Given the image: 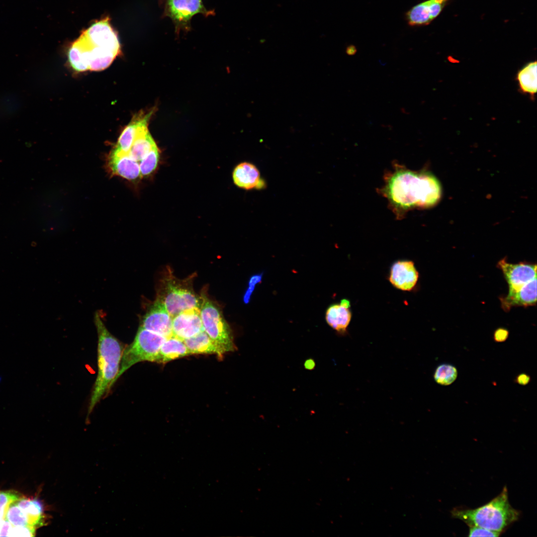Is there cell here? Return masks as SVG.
I'll return each mask as SVG.
<instances>
[{"mask_svg": "<svg viewBox=\"0 0 537 537\" xmlns=\"http://www.w3.org/2000/svg\"><path fill=\"white\" fill-rule=\"evenodd\" d=\"M189 355L190 354L184 341L173 336L168 338L162 345L158 362H168Z\"/></svg>", "mask_w": 537, "mask_h": 537, "instance_id": "21", "label": "cell"}, {"mask_svg": "<svg viewBox=\"0 0 537 537\" xmlns=\"http://www.w3.org/2000/svg\"><path fill=\"white\" fill-rule=\"evenodd\" d=\"M263 275V273H258L254 274L250 277L249 281V286L243 297V300L245 303L247 304L249 302L256 285L262 281Z\"/></svg>", "mask_w": 537, "mask_h": 537, "instance_id": "28", "label": "cell"}, {"mask_svg": "<svg viewBox=\"0 0 537 537\" xmlns=\"http://www.w3.org/2000/svg\"><path fill=\"white\" fill-rule=\"evenodd\" d=\"M167 339L140 327L133 342L124 349L117 379L134 364L158 362L160 348Z\"/></svg>", "mask_w": 537, "mask_h": 537, "instance_id": "5", "label": "cell"}, {"mask_svg": "<svg viewBox=\"0 0 537 537\" xmlns=\"http://www.w3.org/2000/svg\"><path fill=\"white\" fill-rule=\"evenodd\" d=\"M120 52L117 34L106 17L82 32L69 49L68 59L77 72L99 71L109 67Z\"/></svg>", "mask_w": 537, "mask_h": 537, "instance_id": "2", "label": "cell"}, {"mask_svg": "<svg viewBox=\"0 0 537 537\" xmlns=\"http://www.w3.org/2000/svg\"><path fill=\"white\" fill-rule=\"evenodd\" d=\"M12 526L5 518L2 520L0 523V537H9Z\"/></svg>", "mask_w": 537, "mask_h": 537, "instance_id": "32", "label": "cell"}, {"mask_svg": "<svg viewBox=\"0 0 537 537\" xmlns=\"http://www.w3.org/2000/svg\"><path fill=\"white\" fill-rule=\"evenodd\" d=\"M203 330L199 307L184 310L173 318V336L183 341Z\"/></svg>", "mask_w": 537, "mask_h": 537, "instance_id": "12", "label": "cell"}, {"mask_svg": "<svg viewBox=\"0 0 537 537\" xmlns=\"http://www.w3.org/2000/svg\"><path fill=\"white\" fill-rule=\"evenodd\" d=\"M520 512L510 505L508 490L502 492L487 504L476 509L454 508L451 517L460 519L469 527L478 526L501 533L517 521Z\"/></svg>", "mask_w": 537, "mask_h": 537, "instance_id": "4", "label": "cell"}, {"mask_svg": "<svg viewBox=\"0 0 537 537\" xmlns=\"http://www.w3.org/2000/svg\"><path fill=\"white\" fill-rule=\"evenodd\" d=\"M352 317L350 301L343 299L339 303H334L326 309L325 320L327 323L338 334L344 335L347 332Z\"/></svg>", "mask_w": 537, "mask_h": 537, "instance_id": "16", "label": "cell"}, {"mask_svg": "<svg viewBox=\"0 0 537 537\" xmlns=\"http://www.w3.org/2000/svg\"><path fill=\"white\" fill-rule=\"evenodd\" d=\"M15 502L9 505L5 518L13 526H29L25 514L20 509Z\"/></svg>", "mask_w": 537, "mask_h": 537, "instance_id": "26", "label": "cell"}, {"mask_svg": "<svg viewBox=\"0 0 537 537\" xmlns=\"http://www.w3.org/2000/svg\"><path fill=\"white\" fill-rule=\"evenodd\" d=\"M1 378L0 377V382H1Z\"/></svg>", "mask_w": 537, "mask_h": 537, "instance_id": "36", "label": "cell"}, {"mask_svg": "<svg viewBox=\"0 0 537 537\" xmlns=\"http://www.w3.org/2000/svg\"><path fill=\"white\" fill-rule=\"evenodd\" d=\"M497 267L502 271L509 291L516 290L537 277V265L526 263L512 264L501 260Z\"/></svg>", "mask_w": 537, "mask_h": 537, "instance_id": "10", "label": "cell"}, {"mask_svg": "<svg viewBox=\"0 0 537 537\" xmlns=\"http://www.w3.org/2000/svg\"><path fill=\"white\" fill-rule=\"evenodd\" d=\"M530 376L525 373L518 374L515 380V382L518 384L523 386L527 385L530 382Z\"/></svg>", "mask_w": 537, "mask_h": 537, "instance_id": "33", "label": "cell"}, {"mask_svg": "<svg viewBox=\"0 0 537 537\" xmlns=\"http://www.w3.org/2000/svg\"><path fill=\"white\" fill-rule=\"evenodd\" d=\"M140 327L167 339L173 336V317L159 298L144 316Z\"/></svg>", "mask_w": 537, "mask_h": 537, "instance_id": "9", "label": "cell"}, {"mask_svg": "<svg viewBox=\"0 0 537 537\" xmlns=\"http://www.w3.org/2000/svg\"><path fill=\"white\" fill-rule=\"evenodd\" d=\"M36 529L29 526H12L9 537H33Z\"/></svg>", "mask_w": 537, "mask_h": 537, "instance_id": "30", "label": "cell"}, {"mask_svg": "<svg viewBox=\"0 0 537 537\" xmlns=\"http://www.w3.org/2000/svg\"><path fill=\"white\" fill-rule=\"evenodd\" d=\"M357 51V48L355 46L353 45H350L347 47L346 53L348 55L352 56L355 55Z\"/></svg>", "mask_w": 537, "mask_h": 537, "instance_id": "35", "label": "cell"}, {"mask_svg": "<svg viewBox=\"0 0 537 537\" xmlns=\"http://www.w3.org/2000/svg\"><path fill=\"white\" fill-rule=\"evenodd\" d=\"M304 366L307 370H313L315 368V362L313 359L309 358L305 361Z\"/></svg>", "mask_w": 537, "mask_h": 537, "instance_id": "34", "label": "cell"}, {"mask_svg": "<svg viewBox=\"0 0 537 537\" xmlns=\"http://www.w3.org/2000/svg\"><path fill=\"white\" fill-rule=\"evenodd\" d=\"M190 355L215 354L222 358L225 354L203 330L195 336L183 340Z\"/></svg>", "mask_w": 537, "mask_h": 537, "instance_id": "19", "label": "cell"}, {"mask_svg": "<svg viewBox=\"0 0 537 537\" xmlns=\"http://www.w3.org/2000/svg\"><path fill=\"white\" fill-rule=\"evenodd\" d=\"M509 333L508 330L505 328H498L494 333V340L496 342H503L507 339Z\"/></svg>", "mask_w": 537, "mask_h": 537, "instance_id": "31", "label": "cell"}, {"mask_svg": "<svg viewBox=\"0 0 537 537\" xmlns=\"http://www.w3.org/2000/svg\"><path fill=\"white\" fill-rule=\"evenodd\" d=\"M159 157V150L156 145L139 163L141 177L149 176L155 171L158 166Z\"/></svg>", "mask_w": 537, "mask_h": 537, "instance_id": "25", "label": "cell"}, {"mask_svg": "<svg viewBox=\"0 0 537 537\" xmlns=\"http://www.w3.org/2000/svg\"><path fill=\"white\" fill-rule=\"evenodd\" d=\"M157 298L164 304L173 318L184 310L199 307L200 303L190 281L179 279L171 273L162 279Z\"/></svg>", "mask_w": 537, "mask_h": 537, "instance_id": "6", "label": "cell"}, {"mask_svg": "<svg viewBox=\"0 0 537 537\" xmlns=\"http://www.w3.org/2000/svg\"><path fill=\"white\" fill-rule=\"evenodd\" d=\"M21 497L19 493L14 490L0 491V523L5 519L9 505Z\"/></svg>", "mask_w": 537, "mask_h": 537, "instance_id": "27", "label": "cell"}, {"mask_svg": "<svg viewBox=\"0 0 537 537\" xmlns=\"http://www.w3.org/2000/svg\"><path fill=\"white\" fill-rule=\"evenodd\" d=\"M100 314L96 312L94 322L98 336L97 375L88 409L90 415L96 404L117 380L124 347L105 327Z\"/></svg>", "mask_w": 537, "mask_h": 537, "instance_id": "3", "label": "cell"}, {"mask_svg": "<svg viewBox=\"0 0 537 537\" xmlns=\"http://www.w3.org/2000/svg\"><path fill=\"white\" fill-rule=\"evenodd\" d=\"M156 145L148 128H146L139 133L127 154L131 159L139 163Z\"/></svg>", "mask_w": 537, "mask_h": 537, "instance_id": "23", "label": "cell"}, {"mask_svg": "<svg viewBox=\"0 0 537 537\" xmlns=\"http://www.w3.org/2000/svg\"><path fill=\"white\" fill-rule=\"evenodd\" d=\"M468 537H499L501 533L478 526H470Z\"/></svg>", "mask_w": 537, "mask_h": 537, "instance_id": "29", "label": "cell"}, {"mask_svg": "<svg viewBox=\"0 0 537 537\" xmlns=\"http://www.w3.org/2000/svg\"><path fill=\"white\" fill-rule=\"evenodd\" d=\"M17 506L25 514L28 526L36 530L45 525L47 517L44 513L43 503L39 500L21 497L16 502Z\"/></svg>", "mask_w": 537, "mask_h": 537, "instance_id": "20", "label": "cell"}, {"mask_svg": "<svg viewBox=\"0 0 537 537\" xmlns=\"http://www.w3.org/2000/svg\"><path fill=\"white\" fill-rule=\"evenodd\" d=\"M537 277L520 288L509 291L505 297L500 298L502 309L507 311L513 307H527L536 305L537 302Z\"/></svg>", "mask_w": 537, "mask_h": 537, "instance_id": "15", "label": "cell"}, {"mask_svg": "<svg viewBox=\"0 0 537 537\" xmlns=\"http://www.w3.org/2000/svg\"><path fill=\"white\" fill-rule=\"evenodd\" d=\"M449 0H428L416 4L406 13L408 24L412 26L429 24L437 17Z\"/></svg>", "mask_w": 537, "mask_h": 537, "instance_id": "13", "label": "cell"}, {"mask_svg": "<svg viewBox=\"0 0 537 537\" xmlns=\"http://www.w3.org/2000/svg\"><path fill=\"white\" fill-rule=\"evenodd\" d=\"M457 370L453 365L449 363H442L436 368L434 373V379L439 384L448 386L452 384L457 378Z\"/></svg>", "mask_w": 537, "mask_h": 537, "instance_id": "24", "label": "cell"}, {"mask_svg": "<svg viewBox=\"0 0 537 537\" xmlns=\"http://www.w3.org/2000/svg\"><path fill=\"white\" fill-rule=\"evenodd\" d=\"M108 166L113 174L130 180L141 178L139 164L127 153L112 150L108 158Z\"/></svg>", "mask_w": 537, "mask_h": 537, "instance_id": "17", "label": "cell"}, {"mask_svg": "<svg viewBox=\"0 0 537 537\" xmlns=\"http://www.w3.org/2000/svg\"><path fill=\"white\" fill-rule=\"evenodd\" d=\"M232 177L237 186L246 190L260 189L265 184L258 169L249 162H242L236 166L233 172Z\"/></svg>", "mask_w": 537, "mask_h": 537, "instance_id": "18", "label": "cell"}, {"mask_svg": "<svg viewBox=\"0 0 537 537\" xmlns=\"http://www.w3.org/2000/svg\"><path fill=\"white\" fill-rule=\"evenodd\" d=\"M159 3L163 9L162 17L171 19L177 36L181 31L191 30V20L195 14L207 17L215 14L214 9H206L202 0H159Z\"/></svg>", "mask_w": 537, "mask_h": 537, "instance_id": "8", "label": "cell"}, {"mask_svg": "<svg viewBox=\"0 0 537 537\" xmlns=\"http://www.w3.org/2000/svg\"><path fill=\"white\" fill-rule=\"evenodd\" d=\"M517 80L521 90L534 96L537 89V62L527 64L518 73Z\"/></svg>", "mask_w": 537, "mask_h": 537, "instance_id": "22", "label": "cell"}, {"mask_svg": "<svg viewBox=\"0 0 537 537\" xmlns=\"http://www.w3.org/2000/svg\"><path fill=\"white\" fill-rule=\"evenodd\" d=\"M419 277V272L412 261L400 260L395 262L391 266L388 279L396 288L410 291L416 286Z\"/></svg>", "mask_w": 537, "mask_h": 537, "instance_id": "11", "label": "cell"}, {"mask_svg": "<svg viewBox=\"0 0 537 537\" xmlns=\"http://www.w3.org/2000/svg\"><path fill=\"white\" fill-rule=\"evenodd\" d=\"M153 111L152 110L148 112L141 111L136 114L121 133L113 150L127 153L139 133L148 128V122Z\"/></svg>", "mask_w": 537, "mask_h": 537, "instance_id": "14", "label": "cell"}, {"mask_svg": "<svg viewBox=\"0 0 537 537\" xmlns=\"http://www.w3.org/2000/svg\"><path fill=\"white\" fill-rule=\"evenodd\" d=\"M382 192L395 212L433 207L442 195L440 182L427 171H414L397 166L386 176Z\"/></svg>", "mask_w": 537, "mask_h": 537, "instance_id": "1", "label": "cell"}, {"mask_svg": "<svg viewBox=\"0 0 537 537\" xmlns=\"http://www.w3.org/2000/svg\"><path fill=\"white\" fill-rule=\"evenodd\" d=\"M200 300L199 308L204 331L225 353L235 351L236 347L232 331L219 309L204 292Z\"/></svg>", "mask_w": 537, "mask_h": 537, "instance_id": "7", "label": "cell"}]
</instances>
